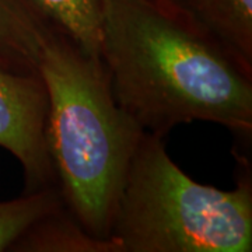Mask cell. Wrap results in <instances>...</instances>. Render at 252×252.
Listing matches in <instances>:
<instances>
[{"instance_id":"cell-1","label":"cell","mask_w":252,"mask_h":252,"mask_svg":"<svg viewBox=\"0 0 252 252\" xmlns=\"http://www.w3.org/2000/svg\"><path fill=\"white\" fill-rule=\"evenodd\" d=\"M98 56L119 105L146 133L193 121L250 142L252 70L188 9L158 0H104Z\"/></svg>"},{"instance_id":"cell-2","label":"cell","mask_w":252,"mask_h":252,"mask_svg":"<svg viewBox=\"0 0 252 252\" xmlns=\"http://www.w3.org/2000/svg\"><path fill=\"white\" fill-rule=\"evenodd\" d=\"M39 76L48 98L46 146L63 203L90 234L109 240L144 130L119 105L99 56L58 27L42 49Z\"/></svg>"},{"instance_id":"cell-3","label":"cell","mask_w":252,"mask_h":252,"mask_svg":"<svg viewBox=\"0 0 252 252\" xmlns=\"http://www.w3.org/2000/svg\"><path fill=\"white\" fill-rule=\"evenodd\" d=\"M237 187L202 185L168 156L164 139L142 136L109 228L119 252H250L252 175L237 152Z\"/></svg>"},{"instance_id":"cell-4","label":"cell","mask_w":252,"mask_h":252,"mask_svg":"<svg viewBox=\"0 0 252 252\" xmlns=\"http://www.w3.org/2000/svg\"><path fill=\"white\" fill-rule=\"evenodd\" d=\"M46 115L41 76L0 67V147L20 162L26 192L56 185L46 146Z\"/></svg>"},{"instance_id":"cell-5","label":"cell","mask_w":252,"mask_h":252,"mask_svg":"<svg viewBox=\"0 0 252 252\" xmlns=\"http://www.w3.org/2000/svg\"><path fill=\"white\" fill-rule=\"evenodd\" d=\"M54 26L34 0H0V67L39 76V61Z\"/></svg>"},{"instance_id":"cell-6","label":"cell","mask_w":252,"mask_h":252,"mask_svg":"<svg viewBox=\"0 0 252 252\" xmlns=\"http://www.w3.org/2000/svg\"><path fill=\"white\" fill-rule=\"evenodd\" d=\"M210 35L252 70V0H184Z\"/></svg>"},{"instance_id":"cell-7","label":"cell","mask_w":252,"mask_h":252,"mask_svg":"<svg viewBox=\"0 0 252 252\" xmlns=\"http://www.w3.org/2000/svg\"><path fill=\"white\" fill-rule=\"evenodd\" d=\"M13 252H119L112 240L90 234L62 206L32 225Z\"/></svg>"},{"instance_id":"cell-8","label":"cell","mask_w":252,"mask_h":252,"mask_svg":"<svg viewBox=\"0 0 252 252\" xmlns=\"http://www.w3.org/2000/svg\"><path fill=\"white\" fill-rule=\"evenodd\" d=\"M62 206L64 203L58 185L23 190L18 198L0 200V252L13 251L32 225Z\"/></svg>"},{"instance_id":"cell-9","label":"cell","mask_w":252,"mask_h":252,"mask_svg":"<svg viewBox=\"0 0 252 252\" xmlns=\"http://www.w3.org/2000/svg\"><path fill=\"white\" fill-rule=\"evenodd\" d=\"M48 20L86 49L98 56L99 24L104 0H34Z\"/></svg>"},{"instance_id":"cell-10","label":"cell","mask_w":252,"mask_h":252,"mask_svg":"<svg viewBox=\"0 0 252 252\" xmlns=\"http://www.w3.org/2000/svg\"><path fill=\"white\" fill-rule=\"evenodd\" d=\"M158 1L165 3V4H170V6H177V7H184V9H188V7L185 6L184 0H158Z\"/></svg>"}]
</instances>
